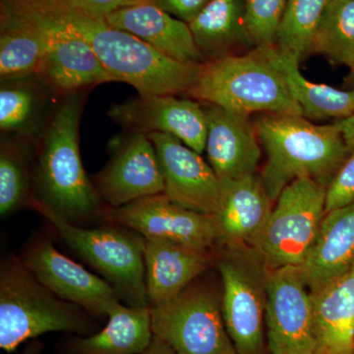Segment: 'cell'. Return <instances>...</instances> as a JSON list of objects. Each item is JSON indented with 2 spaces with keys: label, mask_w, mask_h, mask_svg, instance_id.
<instances>
[{
  "label": "cell",
  "mask_w": 354,
  "mask_h": 354,
  "mask_svg": "<svg viewBox=\"0 0 354 354\" xmlns=\"http://www.w3.org/2000/svg\"><path fill=\"white\" fill-rule=\"evenodd\" d=\"M109 116L127 131L164 133L201 153L206 147L207 116L201 102L171 95H139L113 104Z\"/></svg>",
  "instance_id": "cell-15"
},
{
  "label": "cell",
  "mask_w": 354,
  "mask_h": 354,
  "mask_svg": "<svg viewBox=\"0 0 354 354\" xmlns=\"http://www.w3.org/2000/svg\"><path fill=\"white\" fill-rule=\"evenodd\" d=\"M285 79L293 99L301 109L305 118L324 120L328 118L344 120L354 114V88H339L309 81L302 75L299 62L272 46H257Z\"/></svg>",
  "instance_id": "cell-24"
},
{
  "label": "cell",
  "mask_w": 354,
  "mask_h": 354,
  "mask_svg": "<svg viewBox=\"0 0 354 354\" xmlns=\"http://www.w3.org/2000/svg\"><path fill=\"white\" fill-rule=\"evenodd\" d=\"M201 104L208 124L205 151L221 184L257 174L262 152L249 116Z\"/></svg>",
  "instance_id": "cell-17"
},
{
  "label": "cell",
  "mask_w": 354,
  "mask_h": 354,
  "mask_svg": "<svg viewBox=\"0 0 354 354\" xmlns=\"http://www.w3.org/2000/svg\"><path fill=\"white\" fill-rule=\"evenodd\" d=\"M140 354H176L174 353V349L165 344L164 341L160 339V337L153 335L152 342L149 344L148 348Z\"/></svg>",
  "instance_id": "cell-36"
},
{
  "label": "cell",
  "mask_w": 354,
  "mask_h": 354,
  "mask_svg": "<svg viewBox=\"0 0 354 354\" xmlns=\"http://www.w3.org/2000/svg\"><path fill=\"white\" fill-rule=\"evenodd\" d=\"M148 136L157 153L165 196L183 208L215 216L221 207V185L201 153L172 135L150 133Z\"/></svg>",
  "instance_id": "cell-16"
},
{
  "label": "cell",
  "mask_w": 354,
  "mask_h": 354,
  "mask_svg": "<svg viewBox=\"0 0 354 354\" xmlns=\"http://www.w3.org/2000/svg\"><path fill=\"white\" fill-rule=\"evenodd\" d=\"M62 241L113 286L128 306L148 308L144 263V237L122 227L85 228L43 207H34Z\"/></svg>",
  "instance_id": "cell-6"
},
{
  "label": "cell",
  "mask_w": 354,
  "mask_h": 354,
  "mask_svg": "<svg viewBox=\"0 0 354 354\" xmlns=\"http://www.w3.org/2000/svg\"><path fill=\"white\" fill-rule=\"evenodd\" d=\"M326 189L313 179L300 178L281 193L252 243L270 270L304 264L326 215Z\"/></svg>",
  "instance_id": "cell-7"
},
{
  "label": "cell",
  "mask_w": 354,
  "mask_h": 354,
  "mask_svg": "<svg viewBox=\"0 0 354 354\" xmlns=\"http://www.w3.org/2000/svg\"><path fill=\"white\" fill-rule=\"evenodd\" d=\"M335 123L341 129L348 145L351 149L354 148V114L344 120H337Z\"/></svg>",
  "instance_id": "cell-35"
},
{
  "label": "cell",
  "mask_w": 354,
  "mask_h": 354,
  "mask_svg": "<svg viewBox=\"0 0 354 354\" xmlns=\"http://www.w3.org/2000/svg\"><path fill=\"white\" fill-rule=\"evenodd\" d=\"M354 203V148L326 189L325 214Z\"/></svg>",
  "instance_id": "cell-32"
},
{
  "label": "cell",
  "mask_w": 354,
  "mask_h": 354,
  "mask_svg": "<svg viewBox=\"0 0 354 354\" xmlns=\"http://www.w3.org/2000/svg\"><path fill=\"white\" fill-rule=\"evenodd\" d=\"M92 181L108 208L125 206L165 191L155 147L148 135L140 132L127 131V136L114 142L108 164Z\"/></svg>",
  "instance_id": "cell-13"
},
{
  "label": "cell",
  "mask_w": 354,
  "mask_h": 354,
  "mask_svg": "<svg viewBox=\"0 0 354 354\" xmlns=\"http://www.w3.org/2000/svg\"><path fill=\"white\" fill-rule=\"evenodd\" d=\"M254 127L267 155L261 177L274 203L297 179L328 186L351 152L335 123L317 125L298 114L263 113Z\"/></svg>",
  "instance_id": "cell-3"
},
{
  "label": "cell",
  "mask_w": 354,
  "mask_h": 354,
  "mask_svg": "<svg viewBox=\"0 0 354 354\" xmlns=\"http://www.w3.org/2000/svg\"><path fill=\"white\" fill-rule=\"evenodd\" d=\"M30 6L91 46L114 82L129 84L139 95H186L203 65L177 62L130 32L64 6L58 0H29Z\"/></svg>",
  "instance_id": "cell-2"
},
{
  "label": "cell",
  "mask_w": 354,
  "mask_h": 354,
  "mask_svg": "<svg viewBox=\"0 0 354 354\" xmlns=\"http://www.w3.org/2000/svg\"><path fill=\"white\" fill-rule=\"evenodd\" d=\"M21 260L51 292L88 313L109 317L120 304V295L106 279L60 253L48 239L36 241Z\"/></svg>",
  "instance_id": "cell-14"
},
{
  "label": "cell",
  "mask_w": 354,
  "mask_h": 354,
  "mask_svg": "<svg viewBox=\"0 0 354 354\" xmlns=\"http://www.w3.org/2000/svg\"><path fill=\"white\" fill-rule=\"evenodd\" d=\"M82 308L57 297L12 257L0 269V348L15 351L22 342L50 332L82 333Z\"/></svg>",
  "instance_id": "cell-5"
},
{
  "label": "cell",
  "mask_w": 354,
  "mask_h": 354,
  "mask_svg": "<svg viewBox=\"0 0 354 354\" xmlns=\"http://www.w3.org/2000/svg\"><path fill=\"white\" fill-rule=\"evenodd\" d=\"M186 95L247 116L252 113L304 115L285 79L257 46L247 53L209 60Z\"/></svg>",
  "instance_id": "cell-4"
},
{
  "label": "cell",
  "mask_w": 354,
  "mask_h": 354,
  "mask_svg": "<svg viewBox=\"0 0 354 354\" xmlns=\"http://www.w3.org/2000/svg\"><path fill=\"white\" fill-rule=\"evenodd\" d=\"M53 91L39 76L1 81L0 130L1 135L18 137L34 144L51 109Z\"/></svg>",
  "instance_id": "cell-25"
},
{
  "label": "cell",
  "mask_w": 354,
  "mask_h": 354,
  "mask_svg": "<svg viewBox=\"0 0 354 354\" xmlns=\"http://www.w3.org/2000/svg\"><path fill=\"white\" fill-rule=\"evenodd\" d=\"M104 215L144 239L171 241L201 251H212L216 246L215 216L183 208L164 193L118 208L106 207Z\"/></svg>",
  "instance_id": "cell-12"
},
{
  "label": "cell",
  "mask_w": 354,
  "mask_h": 354,
  "mask_svg": "<svg viewBox=\"0 0 354 354\" xmlns=\"http://www.w3.org/2000/svg\"><path fill=\"white\" fill-rule=\"evenodd\" d=\"M218 258L221 310L237 354L265 353V310L270 269L246 246L227 248Z\"/></svg>",
  "instance_id": "cell-8"
},
{
  "label": "cell",
  "mask_w": 354,
  "mask_h": 354,
  "mask_svg": "<svg viewBox=\"0 0 354 354\" xmlns=\"http://www.w3.org/2000/svg\"><path fill=\"white\" fill-rule=\"evenodd\" d=\"M221 185V207L215 215L216 246L227 249L252 244L274 208L261 174Z\"/></svg>",
  "instance_id": "cell-18"
},
{
  "label": "cell",
  "mask_w": 354,
  "mask_h": 354,
  "mask_svg": "<svg viewBox=\"0 0 354 354\" xmlns=\"http://www.w3.org/2000/svg\"><path fill=\"white\" fill-rule=\"evenodd\" d=\"M354 265V203L324 216L313 246L299 268L310 292H317Z\"/></svg>",
  "instance_id": "cell-21"
},
{
  "label": "cell",
  "mask_w": 354,
  "mask_h": 354,
  "mask_svg": "<svg viewBox=\"0 0 354 354\" xmlns=\"http://www.w3.org/2000/svg\"><path fill=\"white\" fill-rule=\"evenodd\" d=\"M22 354H31V351H30V349L29 351L27 349V351H26L25 353H23Z\"/></svg>",
  "instance_id": "cell-38"
},
{
  "label": "cell",
  "mask_w": 354,
  "mask_h": 354,
  "mask_svg": "<svg viewBox=\"0 0 354 354\" xmlns=\"http://www.w3.org/2000/svg\"><path fill=\"white\" fill-rule=\"evenodd\" d=\"M349 69L351 70V74H353V79H354V62H353V65H351V68H349Z\"/></svg>",
  "instance_id": "cell-37"
},
{
  "label": "cell",
  "mask_w": 354,
  "mask_h": 354,
  "mask_svg": "<svg viewBox=\"0 0 354 354\" xmlns=\"http://www.w3.org/2000/svg\"><path fill=\"white\" fill-rule=\"evenodd\" d=\"M290 0H246V19L256 46H272Z\"/></svg>",
  "instance_id": "cell-31"
},
{
  "label": "cell",
  "mask_w": 354,
  "mask_h": 354,
  "mask_svg": "<svg viewBox=\"0 0 354 354\" xmlns=\"http://www.w3.org/2000/svg\"><path fill=\"white\" fill-rule=\"evenodd\" d=\"M351 68L354 62V0H330L317 28L310 53Z\"/></svg>",
  "instance_id": "cell-29"
},
{
  "label": "cell",
  "mask_w": 354,
  "mask_h": 354,
  "mask_svg": "<svg viewBox=\"0 0 354 354\" xmlns=\"http://www.w3.org/2000/svg\"><path fill=\"white\" fill-rule=\"evenodd\" d=\"M311 297L315 354H354V265Z\"/></svg>",
  "instance_id": "cell-22"
},
{
  "label": "cell",
  "mask_w": 354,
  "mask_h": 354,
  "mask_svg": "<svg viewBox=\"0 0 354 354\" xmlns=\"http://www.w3.org/2000/svg\"><path fill=\"white\" fill-rule=\"evenodd\" d=\"M38 28L46 51L38 75L53 94L64 95L113 82L94 51L75 32L39 12L28 2L2 0Z\"/></svg>",
  "instance_id": "cell-10"
},
{
  "label": "cell",
  "mask_w": 354,
  "mask_h": 354,
  "mask_svg": "<svg viewBox=\"0 0 354 354\" xmlns=\"http://www.w3.org/2000/svg\"><path fill=\"white\" fill-rule=\"evenodd\" d=\"M60 95L34 145V197L43 207L72 223L104 214V203L81 160L79 129L88 93Z\"/></svg>",
  "instance_id": "cell-1"
},
{
  "label": "cell",
  "mask_w": 354,
  "mask_h": 354,
  "mask_svg": "<svg viewBox=\"0 0 354 354\" xmlns=\"http://www.w3.org/2000/svg\"><path fill=\"white\" fill-rule=\"evenodd\" d=\"M149 2L177 19L189 24L209 3V0H150Z\"/></svg>",
  "instance_id": "cell-34"
},
{
  "label": "cell",
  "mask_w": 354,
  "mask_h": 354,
  "mask_svg": "<svg viewBox=\"0 0 354 354\" xmlns=\"http://www.w3.org/2000/svg\"><path fill=\"white\" fill-rule=\"evenodd\" d=\"M153 337L150 307L120 304L111 312L106 327L92 337L78 339V354H140Z\"/></svg>",
  "instance_id": "cell-27"
},
{
  "label": "cell",
  "mask_w": 354,
  "mask_h": 354,
  "mask_svg": "<svg viewBox=\"0 0 354 354\" xmlns=\"http://www.w3.org/2000/svg\"><path fill=\"white\" fill-rule=\"evenodd\" d=\"M64 6L94 18L106 19L111 14L150 0H58Z\"/></svg>",
  "instance_id": "cell-33"
},
{
  "label": "cell",
  "mask_w": 354,
  "mask_h": 354,
  "mask_svg": "<svg viewBox=\"0 0 354 354\" xmlns=\"http://www.w3.org/2000/svg\"><path fill=\"white\" fill-rule=\"evenodd\" d=\"M44 51L43 37L36 25L2 2L0 80L38 75Z\"/></svg>",
  "instance_id": "cell-26"
},
{
  "label": "cell",
  "mask_w": 354,
  "mask_h": 354,
  "mask_svg": "<svg viewBox=\"0 0 354 354\" xmlns=\"http://www.w3.org/2000/svg\"><path fill=\"white\" fill-rule=\"evenodd\" d=\"M265 325L271 354H315L313 301L297 267L270 270Z\"/></svg>",
  "instance_id": "cell-11"
},
{
  "label": "cell",
  "mask_w": 354,
  "mask_h": 354,
  "mask_svg": "<svg viewBox=\"0 0 354 354\" xmlns=\"http://www.w3.org/2000/svg\"><path fill=\"white\" fill-rule=\"evenodd\" d=\"M11 1H29V0H11Z\"/></svg>",
  "instance_id": "cell-39"
},
{
  "label": "cell",
  "mask_w": 354,
  "mask_h": 354,
  "mask_svg": "<svg viewBox=\"0 0 354 354\" xmlns=\"http://www.w3.org/2000/svg\"><path fill=\"white\" fill-rule=\"evenodd\" d=\"M34 144L1 135L0 143V215L31 207L34 197Z\"/></svg>",
  "instance_id": "cell-28"
},
{
  "label": "cell",
  "mask_w": 354,
  "mask_h": 354,
  "mask_svg": "<svg viewBox=\"0 0 354 354\" xmlns=\"http://www.w3.org/2000/svg\"><path fill=\"white\" fill-rule=\"evenodd\" d=\"M147 293L150 307L183 292L206 271L212 251H201L162 239H144Z\"/></svg>",
  "instance_id": "cell-20"
},
{
  "label": "cell",
  "mask_w": 354,
  "mask_h": 354,
  "mask_svg": "<svg viewBox=\"0 0 354 354\" xmlns=\"http://www.w3.org/2000/svg\"><path fill=\"white\" fill-rule=\"evenodd\" d=\"M188 25L208 62L255 48L247 26L246 0H209Z\"/></svg>",
  "instance_id": "cell-23"
},
{
  "label": "cell",
  "mask_w": 354,
  "mask_h": 354,
  "mask_svg": "<svg viewBox=\"0 0 354 354\" xmlns=\"http://www.w3.org/2000/svg\"><path fill=\"white\" fill-rule=\"evenodd\" d=\"M106 21L177 62L193 65L208 62L195 43L189 25L151 2L122 9Z\"/></svg>",
  "instance_id": "cell-19"
},
{
  "label": "cell",
  "mask_w": 354,
  "mask_h": 354,
  "mask_svg": "<svg viewBox=\"0 0 354 354\" xmlns=\"http://www.w3.org/2000/svg\"><path fill=\"white\" fill-rule=\"evenodd\" d=\"M330 0H290L278 34L277 48L301 62L310 55L312 41Z\"/></svg>",
  "instance_id": "cell-30"
},
{
  "label": "cell",
  "mask_w": 354,
  "mask_h": 354,
  "mask_svg": "<svg viewBox=\"0 0 354 354\" xmlns=\"http://www.w3.org/2000/svg\"><path fill=\"white\" fill-rule=\"evenodd\" d=\"M150 311L153 335L176 354H237L223 320L221 295L208 285L194 281Z\"/></svg>",
  "instance_id": "cell-9"
}]
</instances>
